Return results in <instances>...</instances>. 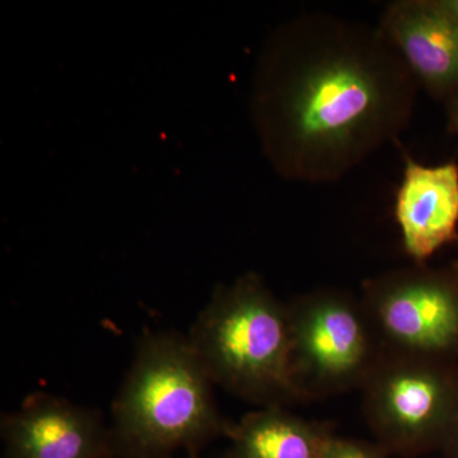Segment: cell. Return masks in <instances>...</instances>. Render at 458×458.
Returning <instances> with one entry per match:
<instances>
[{
  "mask_svg": "<svg viewBox=\"0 0 458 458\" xmlns=\"http://www.w3.org/2000/svg\"><path fill=\"white\" fill-rule=\"evenodd\" d=\"M394 218L403 250L421 262L457 237L458 165H424L405 155Z\"/></svg>",
  "mask_w": 458,
  "mask_h": 458,
  "instance_id": "9c48e42d",
  "label": "cell"
},
{
  "mask_svg": "<svg viewBox=\"0 0 458 458\" xmlns=\"http://www.w3.org/2000/svg\"><path fill=\"white\" fill-rule=\"evenodd\" d=\"M378 27L419 87L434 98L458 89V21L439 0L390 3Z\"/></svg>",
  "mask_w": 458,
  "mask_h": 458,
  "instance_id": "52a82bcc",
  "label": "cell"
},
{
  "mask_svg": "<svg viewBox=\"0 0 458 458\" xmlns=\"http://www.w3.org/2000/svg\"><path fill=\"white\" fill-rule=\"evenodd\" d=\"M361 303L382 352L439 360L458 346V288L424 267L363 283Z\"/></svg>",
  "mask_w": 458,
  "mask_h": 458,
  "instance_id": "8992f818",
  "label": "cell"
},
{
  "mask_svg": "<svg viewBox=\"0 0 458 458\" xmlns=\"http://www.w3.org/2000/svg\"><path fill=\"white\" fill-rule=\"evenodd\" d=\"M188 340L214 385L264 408L298 401L286 304L256 274L219 285Z\"/></svg>",
  "mask_w": 458,
  "mask_h": 458,
  "instance_id": "7a4b0ae2",
  "label": "cell"
},
{
  "mask_svg": "<svg viewBox=\"0 0 458 458\" xmlns=\"http://www.w3.org/2000/svg\"><path fill=\"white\" fill-rule=\"evenodd\" d=\"M417 81L378 26L303 13L265 42L250 113L282 179L322 185L346 176L406 131Z\"/></svg>",
  "mask_w": 458,
  "mask_h": 458,
  "instance_id": "6da1fadb",
  "label": "cell"
},
{
  "mask_svg": "<svg viewBox=\"0 0 458 458\" xmlns=\"http://www.w3.org/2000/svg\"><path fill=\"white\" fill-rule=\"evenodd\" d=\"M452 434L451 450L452 458H458V411L454 423H452L450 432Z\"/></svg>",
  "mask_w": 458,
  "mask_h": 458,
  "instance_id": "7c38bea8",
  "label": "cell"
},
{
  "mask_svg": "<svg viewBox=\"0 0 458 458\" xmlns=\"http://www.w3.org/2000/svg\"><path fill=\"white\" fill-rule=\"evenodd\" d=\"M286 311L298 401L361 388L384 354L361 300L321 289L294 298Z\"/></svg>",
  "mask_w": 458,
  "mask_h": 458,
  "instance_id": "277c9868",
  "label": "cell"
},
{
  "mask_svg": "<svg viewBox=\"0 0 458 458\" xmlns=\"http://www.w3.org/2000/svg\"><path fill=\"white\" fill-rule=\"evenodd\" d=\"M450 117L452 126H454V131L458 132V93L451 99Z\"/></svg>",
  "mask_w": 458,
  "mask_h": 458,
  "instance_id": "4fadbf2b",
  "label": "cell"
},
{
  "mask_svg": "<svg viewBox=\"0 0 458 458\" xmlns=\"http://www.w3.org/2000/svg\"><path fill=\"white\" fill-rule=\"evenodd\" d=\"M439 2L458 21V0H439Z\"/></svg>",
  "mask_w": 458,
  "mask_h": 458,
  "instance_id": "5bb4252c",
  "label": "cell"
},
{
  "mask_svg": "<svg viewBox=\"0 0 458 458\" xmlns=\"http://www.w3.org/2000/svg\"><path fill=\"white\" fill-rule=\"evenodd\" d=\"M322 458H385L384 448L355 439L331 436Z\"/></svg>",
  "mask_w": 458,
  "mask_h": 458,
  "instance_id": "8fae6325",
  "label": "cell"
},
{
  "mask_svg": "<svg viewBox=\"0 0 458 458\" xmlns=\"http://www.w3.org/2000/svg\"><path fill=\"white\" fill-rule=\"evenodd\" d=\"M227 432L236 458H322L333 436L321 424L295 417L282 406L250 412Z\"/></svg>",
  "mask_w": 458,
  "mask_h": 458,
  "instance_id": "30bf717a",
  "label": "cell"
},
{
  "mask_svg": "<svg viewBox=\"0 0 458 458\" xmlns=\"http://www.w3.org/2000/svg\"><path fill=\"white\" fill-rule=\"evenodd\" d=\"M439 363L384 352L361 386L364 417L384 450L415 454L450 432L457 391Z\"/></svg>",
  "mask_w": 458,
  "mask_h": 458,
  "instance_id": "5b68a950",
  "label": "cell"
},
{
  "mask_svg": "<svg viewBox=\"0 0 458 458\" xmlns=\"http://www.w3.org/2000/svg\"><path fill=\"white\" fill-rule=\"evenodd\" d=\"M213 386L188 339L148 335L114 401V434L137 450L158 452L228 429Z\"/></svg>",
  "mask_w": 458,
  "mask_h": 458,
  "instance_id": "3957f363",
  "label": "cell"
},
{
  "mask_svg": "<svg viewBox=\"0 0 458 458\" xmlns=\"http://www.w3.org/2000/svg\"><path fill=\"white\" fill-rule=\"evenodd\" d=\"M2 432L11 458H98L106 438L98 412L47 394L3 415Z\"/></svg>",
  "mask_w": 458,
  "mask_h": 458,
  "instance_id": "ba28073f",
  "label": "cell"
}]
</instances>
